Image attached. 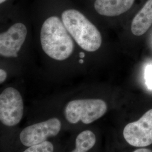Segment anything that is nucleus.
I'll use <instances>...</instances> for the list:
<instances>
[{"instance_id":"obj_1","label":"nucleus","mask_w":152,"mask_h":152,"mask_svg":"<svg viewBox=\"0 0 152 152\" xmlns=\"http://www.w3.org/2000/svg\"><path fill=\"white\" fill-rule=\"evenodd\" d=\"M40 41L45 53L54 60H66L74 50L72 37L58 16L45 20L41 29Z\"/></svg>"},{"instance_id":"obj_2","label":"nucleus","mask_w":152,"mask_h":152,"mask_svg":"<svg viewBox=\"0 0 152 152\" xmlns=\"http://www.w3.org/2000/svg\"><path fill=\"white\" fill-rule=\"evenodd\" d=\"M66 29L81 49L94 52L100 48L102 37L96 26L80 11L68 9L61 14Z\"/></svg>"},{"instance_id":"obj_3","label":"nucleus","mask_w":152,"mask_h":152,"mask_svg":"<svg viewBox=\"0 0 152 152\" xmlns=\"http://www.w3.org/2000/svg\"><path fill=\"white\" fill-rule=\"evenodd\" d=\"M107 105L102 99H83L69 102L64 109L65 118L72 124H90L106 113Z\"/></svg>"},{"instance_id":"obj_4","label":"nucleus","mask_w":152,"mask_h":152,"mask_svg":"<svg viewBox=\"0 0 152 152\" xmlns=\"http://www.w3.org/2000/svg\"><path fill=\"white\" fill-rule=\"evenodd\" d=\"M24 114V102L19 91L7 87L0 94V121L3 125L11 127L21 121Z\"/></svg>"},{"instance_id":"obj_5","label":"nucleus","mask_w":152,"mask_h":152,"mask_svg":"<svg viewBox=\"0 0 152 152\" xmlns=\"http://www.w3.org/2000/svg\"><path fill=\"white\" fill-rule=\"evenodd\" d=\"M61 124L56 118H51L28 126L21 131L19 138L26 147H31L47 141V139L56 136L60 132Z\"/></svg>"},{"instance_id":"obj_6","label":"nucleus","mask_w":152,"mask_h":152,"mask_svg":"<svg viewBox=\"0 0 152 152\" xmlns=\"http://www.w3.org/2000/svg\"><path fill=\"white\" fill-rule=\"evenodd\" d=\"M123 135L125 140L135 147H145L152 144V109L135 122L126 125Z\"/></svg>"},{"instance_id":"obj_7","label":"nucleus","mask_w":152,"mask_h":152,"mask_svg":"<svg viewBox=\"0 0 152 152\" xmlns=\"http://www.w3.org/2000/svg\"><path fill=\"white\" fill-rule=\"evenodd\" d=\"M27 28L22 23L12 25L0 34V55L4 58H16L27 36Z\"/></svg>"},{"instance_id":"obj_8","label":"nucleus","mask_w":152,"mask_h":152,"mask_svg":"<svg viewBox=\"0 0 152 152\" xmlns=\"http://www.w3.org/2000/svg\"><path fill=\"white\" fill-rule=\"evenodd\" d=\"M134 1L135 0H96L94 8L101 15L118 16L128 11Z\"/></svg>"},{"instance_id":"obj_9","label":"nucleus","mask_w":152,"mask_h":152,"mask_svg":"<svg viewBox=\"0 0 152 152\" xmlns=\"http://www.w3.org/2000/svg\"><path fill=\"white\" fill-rule=\"evenodd\" d=\"M152 25V0H148L138 12L131 23V32L136 36H140L149 29Z\"/></svg>"},{"instance_id":"obj_10","label":"nucleus","mask_w":152,"mask_h":152,"mask_svg":"<svg viewBox=\"0 0 152 152\" xmlns=\"http://www.w3.org/2000/svg\"><path fill=\"white\" fill-rule=\"evenodd\" d=\"M96 140V136L91 131H83L76 137V148L72 152H88L95 145Z\"/></svg>"},{"instance_id":"obj_11","label":"nucleus","mask_w":152,"mask_h":152,"mask_svg":"<svg viewBox=\"0 0 152 152\" xmlns=\"http://www.w3.org/2000/svg\"><path fill=\"white\" fill-rule=\"evenodd\" d=\"M23 152H54V145L51 142L45 141L29 147Z\"/></svg>"},{"instance_id":"obj_12","label":"nucleus","mask_w":152,"mask_h":152,"mask_svg":"<svg viewBox=\"0 0 152 152\" xmlns=\"http://www.w3.org/2000/svg\"><path fill=\"white\" fill-rule=\"evenodd\" d=\"M144 77L147 87L152 90V64L148 65L144 72Z\"/></svg>"},{"instance_id":"obj_13","label":"nucleus","mask_w":152,"mask_h":152,"mask_svg":"<svg viewBox=\"0 0 152 152\" xmlns=\"http://www.w3.org/2000/svg\"><path fill=\"white\" fill-rule=\"evenodd\" d=\"M7 77V72L4 69H0V83L2 84L5 81Z\"/></svg>"},{"instance_id":"obj_14","label":"nucleus","mask_w":152,"mask_h":152,"mask_svg":"<svg viewBox=\"0 0 152 152\" xmlns=\"http://www.w3.org/2000/svg\"><path fill=\"white\" fill-rule=\"evenodd\" d=\"M132 152H152V151L146 148H140V149H136Z\"/></svg>"},{"instance_id":"obj_15","label":"nucleus","mask_w":152,"mask_h":152,"mask_svg":"<svg viewBox=\"0 0 152 152\" xmlns=\"http://www.w3.org/2000/svg\"><path fill=\"white\" fill-rule=\"evenodd\" d=\"M6 1H7V0H0V4H3V3H4Z\"/></svg>"}]
</instances>
